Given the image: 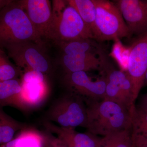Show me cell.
Segmentation results:
<instances>
[{
	"mask_svg": "<svg viewBox=\"0 0 147 147\" xmlns=\"http://www.w3.org/2000/svg\"><path fill=\"white\" fill-rule=\"evenodd\" d=\"M84 101L86 105V128L88 133L103 137L117 131L131 129L132 110L106 99H84Z\"/></svg>",
	"mask_w": 147,
	"mask_h": 147,
	"instance_id": "6da1fadb",
	"label": "cell"
},
{
	"mask_svg": "<svg viewBox=\"0 0 147 147\" xmlns=\"http://www.w3.org/2000/svg\"><path fill=\"white\" fill-rule=\"evenodd\" d=\"M26 41L42 42L18 1L11 0L0 11V48Z\"/></svg>",
	"mask_w": 147,
	"mask_h": 147,
	"instance_id": "7a4b0ae2",
	"label": "cell"
},
{
	"mask_svg": "<svg viewBox=\"0 0 147 147\" xmlns=\"http://www.w3.org/2000/svg\"><path fill=\"white\" fill-rule=\"evenodd\" d=\"M53 14L48 39L53 40L56 44L78 39H94L91 31L67 2L62 9L53 10Z\"/></svg>",
	"mask_w": 147,
	"mask_h": 147,
	"instance_id": "3957f363",
	"label": "cell"
},
{
	"mask_svg": "<svg viewBox=\"0 0 147 147\" xmlns=\"http://www.w3.org/2000/svg\"><path fill=\"white\" fill-rule=\"evenodd\" d=\"M100 71L106 82L104 99L111 100L132 110L135 107L133 86L126 72L118 70L108 59L105 53L99 55Z\"/></svg>",
	"mask_w": 147,
	"mask_h": 147,
	"instance_id": "277c9868",
	"label": "cell"
},
{
	"mask_svg": "<svg viewBox=\"0 0 147 147\" xmlns=\"http://www.w3.org/2000/svg\"><path fill=\"white\" fill-rule=\"evenodd\" d=\"M93 1L96 10L94 39L114 40L129 36L127 26L115 3L107 0Z\"/></svg>",
	"mask_w": 147,
	"mask_h": 147,
	"instance_id": "5b68a950",
	"label": "cell"
},
{
	"mask_svg": "<svg viewBox=\"0 0 147 147\" xmlns=\"http://www.w3.org/2000/svg\"><path fill=\"white\" fill-rule=\"evenodd\" d=\"M47 116V121L56 122L62 127H86V105L84 98L72 92L56 100L48 110Z\"/></svg>",
	"mask_w": 147,
	"mask_h": 147,
	"instance_id": "8992f818",
	"label": "cell"
},
{
	"mask_svg": "<svg viewBox=\"0 0 147 147\" xmlns=\"http://www.w3.org/2000/svg\"><path fill=\"white\" fill-rule=\"evenodd\" d=\"M43 47L42 42L26 41L9 45L5 49L19 68L45 74L50 72L52 66Z\"/></svg>",
	"mask_w": 147,
	"mask_h": 147,
	"instance_id": "52a82bcc",
	"label": "cell"
},
{
	"mask_svg": "<svg viewBox=\"0 0 147 147\" xmlns=\"http://www.w3.org/2000/svg\"><path fill=\"white\" fill-rule=\"evenodd\" d=\"M130 46L131 52L126 72L132 83L135 101L144 85L147 70V32L141 34Z\"/></svg>",
	"mask_w": 147,
	"mask_h": 147,
	"instance_id": "ba28073f",
	"label": "cell"
},
{
	"mask_svg": "<svg viewBox=\"0 0 147 147\" xmlns=\"http://www.w3.org/2000/svg\"><path fill=\"white\" fill-rule=\"evenodd\" d=\"M63 83L69 92L84 99L100 100L105 98L106 82L103 76L93 81L85 71L65 73Z\"/></svg>",
	"mask_w": 147,
	"mask_h": 147,
	"instance_id": "9c48e42d",
	"label": "cell"
},
{
	"mask_svg": "<svg viewBox=\"0 0 147 147\" xmlns=\"http://www.w3.org/2000/svg\"><path fill=\"white\" fill-rule=\"evenodd\" d=\"M40 39H48L53 21L51 2L48 0H18Z\"/></svg>",
	"mask_w": 147,
	"mask_h": 147,
	"instance_id": "30bf717a",
	"label": "cell"
},
{
	"mask_svg": "<svg viewBox=\"0 0 147 147\" xmlns=\"http://www.w3.org/2000/svg\"><path fill=\"white\" fill-rule=\"evenodd\" d=\"M115 4L127 26L129 36L147 32V1L118 0Z\"/></svg>",
	"mask_w": 147,
	"mask_h": 147,
	"instance_id": "8fae6325",
	"label": "cell"
},
{
	"mask_svg": "<svg viewBox=\"0 0 147 147\" xmlns=\"http://www.w3.org/2000/svg\"><path fill=\"white\" fill-rule=\"evenodd\" d=\"M43 125L47 131L55 134L63 144L67 147H96L97 136L89 133L77 132L74 129L66 128L45 120Z\"/></svg>",
	"mask_w": 147,
	"mask_h": 147,
	"instance_id": "7c38bea8",
	"label": "cell"
},
{
	"mask_svg": "<svg viewBox=\"0 0 147 147\" xmlns=\"http://www.w3.org/2000/svg\"><path fill=\"white\" fill-rule=\"evenodd\" d=\"M60 62L65 74L100 70V61L98 57L89 54L63 55Z\"/></svg>",
	"mask_w": 147,
	"mask_h": 147,
	"instance_id": "4fadbf2b",
	"label": "cell"
},
{
	"mask_svg": "<svg viewBox=\"0 0 147 147\" xmlns=\"http://www.w3.org/2000/svg\"><path fill=\"white\" fill-rule=\"evenodd\" d=\"M63 55H76L89 54L98 57L105 52V47L97 40L92 38H85L58 43Z\"/></svg>",
	"mask_w": 147,
	"mask_h": 147,
	"instance_id": "5bb4252c",
	"label": "cell"
},
{
	"mask_svg": "<svg viewBox=\"0 0 147 147\" xmlns=\"http://www.w3.org/2000/svg\"><path fill=\"white\" fill-rule=\"evenodd\" d=\"M22 90L21 81L18 79L0 82V105L20 107V95Z\"/></svg>",
	"mask_w": 147,
	"mask_h": 147,
	"instance_id": "9a60e30c",
	"label": "cell"
},
{
	"mask_svg": "<svg viewBox=\"0 0 147 147\" xmlns=\"http://www.w3.org/2000/svg\"><path fill=\"white\" fill-rule=\"evenodd\" d=\"M45 142H47L46 135L28 127L4 145L5 147H43Z\"/></svg>",
	"mask_w": 147,
	"mask_h": 147,
	"instance_id": "2e32d148",
	"label": "cell"
},
{
	"mask_svg": "<svg viewBox=\"0 0 147 147\" xmlns=\"http://www.w3.org/2000/svg\"><path fill=\"white\" fill-rule=\"evenodd\" d=\"M3 108L0 105V146L10 142L18 131L29 127L8 115Z\"/></svg>",
	"mask_w": 147,
	"mask_h": 147,
	"instance_id": "e0dca14e",
	"label": "cell"
},
{
	"mask_svg": "<svg viewBox=\"0 0 147 147\" xmlns=\"http://www.w3.org/2000/svg\"><path fill=\"white\" fill-rule=\"evenodd\" d=\"M67 2L78 12L94 36L96 10L93 0H68Z\"/></svg>",
	"mask_w": 147,
	"mask_h": 147,
	"instance_id": "ac0fdd59",
	"label": "cell"
},
{
	"mask_svg": "<svg viewBox=\"0 0 147 147\" xmlns=\"http://www.w3.org/2000/svg\"><path fill=\"white\" fill-rule=\"evenodd\" d=\"M96 147H132L131 129L117 131L102 137L97 136Z\"/></svg>",
	"mask_w": 147,
	"mask_h": 147,
	"instance_id": "d6986e66",
	"label": "cell"
},
{
	"mask_svg": "<svg viewBox=\"0 0 147 147\" xmlns=\"http://www.w3.org/2000/svg\"><path fill=\"white\" fill-rule=\"evenodd\" d=\"M114 41L109 56L115 61L120 69V70L126 72L128 67L131 46H125L122 43L120 39H116Z\"/></svg>",
	"mask_w": 147,
	"mask_h": 147,
	"instance_id": "ffe728a7",
	"label": "cell"
},
{
	"mask_svg": "<svg viewBox=\"0 0 147 147\" xmlns=\"http://www.w3.org/2000/svg\"><path fill=\"white\" fill-rule=\"evenodd\" d=\"M21 70L11 62L3 49L0 48V82L18 79L22 75Z\"/></svg>",
	"mask_w": 147,
	"mask_h": 147,
	"instance_id": "44dd1931",
	"label": "cell"
},
{
	"mask_svg": "<svg viewBox=\"0 0 147 147\" xmlns=\"http://www.w3.org/2000/svg\"><path fill=\"white\" fill-rule=\"evenodd\" d=\"M45 80L44 74L34 70H28L25 71L21 82L26 83H42L45 82Z\"/></svg>",
	"mask_w": 147,
	"mask_h": 147,
	"instance_id": "7402d4cb",
	"label": "cell"
},
{
	"mask_svg": "<svg viewBox=\"0 0 147 147\" xmlns=\"http://www.w3.org/2000/svg\"><path fill=\"white\" fill-rule=\"evenodd\" d=\"M47 132V141L49 143L50 147H67L63 144L57 137H53L50 132L48 131Z\"/></svg>",
	"mask_w": 147,
	"mask_h": 147,
	"instance_id": "603a6c76",
	"label": "cell"
},
{
	"mask_svg": "<svg viewBox=\"0 0 147 147\" xmlns=\"http://www.w3.org/2000/svg\"><path fill=\"white\" fill-rule=\"evenodd\" d=\"M139 108L144 111H147V94L142 97Z\"/></svg>",
	"mask_w": 147,
	"mask_h": 147,
	"instance_id": "cb8c5ba5",
	"label": "cell"
},
{
	"mask_svg": "<svg viewBox=\"0 0 147 147\" xmlns=\"http://www.w3.org/2000/svg\"><path fill=\"white\" fill-rule=\"evenodd\" d=\"M11 1V0H0V11Z\"/></svg>",
	"mask_w": 147,
	"mask_h": 147,
	"instance_id": "d4e9b609",
	"label": "cell"
},
{
	"mask_svg": "<svg viewBox=\"0 0 147 147\" xmlns=\"http://www.w3.org/2000/svg\"><path fill=\"white\" fill-rule=\"evenodd\" d=\"M144 84H147V70L145 76L144 83Z\"/></svg>",
	"mask_w": 147,
	"mask_h": 147,
	"instance_id": "484cf974",
	"label": "cell"
},
{
	"mask_svg": "<svg viewBox=\"0 0 147 147\" xmlns=\"http://www.w3.org/2000/svg\"><path fill=\"white\" fill-rule=\"evenodd\" d=\"M147 147V146H141L133 147Z\"/></svg>",
	"mask_w": 147,
	"mask_h": 147,
	"instance_id": "4316f807",
	"label": "cell"
},
{
	"mask_svg": "<svg viewBox=\"0 0 147 147\" xmlns=\"http://www.w3.org/2000/svg\"><path fill=\"white\" fill-rule=\"evenodd\" d=\"M0 147H5V146L4 145H1V146H0Z\"/></svg>",
	"mask_w": 147,
	"mask_h": 147,
	"instance_id": "83f0119b",
	"label": "cell"
},
{
	"mask_svg": "<svg viewBox=\"0 0 147 147\" xmlns=\"http://www.w3.org/2000/svg\"></svg>",
	"mask_w": 147,
	"mask_h": 147,
	"instance_id": "f1b7e54d",
	"label": "cell"
}]
</instances>
